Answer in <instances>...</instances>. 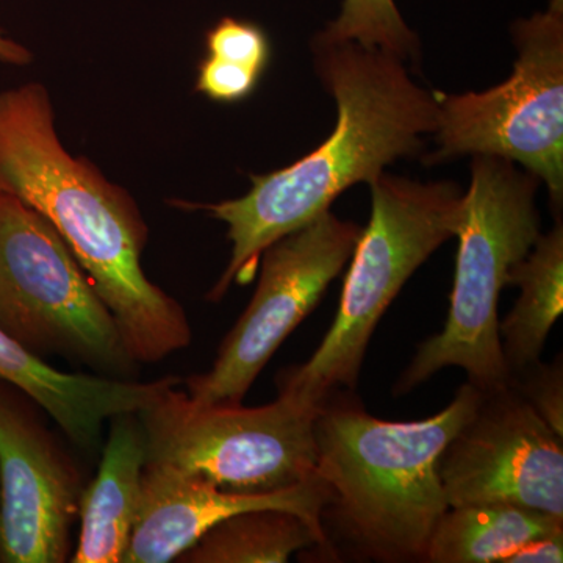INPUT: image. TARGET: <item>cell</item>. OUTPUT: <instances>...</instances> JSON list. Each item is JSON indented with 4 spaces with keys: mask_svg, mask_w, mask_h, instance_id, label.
Segmentation results:
<instances>
[{
    "mask_svg": "<svg viewBox=\"0 0 563 563\" xmlns=\"http://www.w3.org/2000/svg\"><path fill=\"white\" fill-rule=\"evenodd\" d=\"M507 285L520 287L512 312L499 321L504 362L512 377L540 361L551 328L563 312L561 218L547 235L540 233L529 254L510 269Z\"/></svg>",
    "mask_w": 563,
    "mask_h": 563,
    "instance_id": "9a60e30c",
    "label": "cell"
},
{
    "mask_svg": "<svg viewBox=\"0 0 563 563\" xmlns=\"http://www.w3.org/2000/svg\"><path fill=\"white\" fill-rule=\"evenodd\" d=\"M563 533V518L509 504L448 507L422 562L506 563L529 540Z\"/></svg>",
    "mask_w": 563,
    "mask_h": 563,
    "instance_id": "2e32d148",
    "label": "cell"
},
{
    "mask_svg": "<svg viewBox=\"0 0 563 563\" xmlns=\"http://www.w3.org/2000/svg\"><path fill=\"white\" fill-rule=\"evenodd\" d=\"M0 328H2L3 331H5L7 333H10V335L11 332H13V322H11L9 303H7L5 295H3L2 287H0Z\"/></svg>",
    "mask_w": 563,
    "mask_h": 563,
    "instance_id": "cb8c5ba5",
    "label": "cell"
},
{
    "mask_svg": "<svg viewBox=\"0 0 563 563\" xmlns=\"http://www.w3.org/2000/svg\"><path fill=\"white\" fill-rule=\"evenodd\" d=\"M174 385L139 418L147 461L198 474L222 490L269 493L317 474L314 418L309 406L279 390L261 407L202 404Z\"/></svg>",
    "mask_w": 563,
    "mask_h": 563,
    "instance_id": "8992f818",
    "label": "cell"
},
{
    "mask_svg": "<svg viewBox=\"0 0 563 563\" xmlns=\"http://www.w3.org/2000/svg\"><path fill=\"white\" fill-rule=\"evenodd\" d=\"M102 461L81 493L80 539L73 563H121L139 515L141 481L146 466V437L139 412L111 418Z\"/></svg>",
    "mask_w": 563,
    "mask_h": 563,
    "instance_id": "5bb4252c",
    "label": "cell"
},
{
    "mask_svg": "<svg viewBox=\"0 0 563 563\" xmlns=\"http://www.w3.org/2000/svg\"><path fill=\"white\" fill-rule=\"evenodd\" d=\"M481 395L466 380L442 412L407 422L380 420L333 393L321 402L317 476L332 495L324 514L335 515L363 554L376 562H422L433 526L450 507L440 457L476 412Z\"/></svg>",
    "mask_w": 563,
    "mask_h": 563,
    "instance_id": "3957f363",
    "label": "cell"
},
{
    "mask_svg": "<svg viewBox=\"0 0 563 563\" xmlns=\"http://www.w3.org/2000/svg\"><path fill=\"white\" fill-rule=\"evenodd\" d=\"M0 192L51 222L120 329L133 362L185 350L191 328L180 303L144 274L147 231L128 192L63 147L44 85L0 92Z\"/></svg>",
    "mask_w": 563,
    "mask_h": 563,
    "instance_id": "7a4b0ae2",
    "label": "cell"
},
{
    "mask_svg": "<svg viewBox=\"0 0 563 563\" xmlns=\"http://www.w3.org/2000/svg\"><path fill=\"white\" fill-rule=\"evenodd\" d=\"M361 233V225L325 210L266 247L250 306L222 340L210 372L181 383L185 391L202 404H242L274 352L350 262Z\"/></svg>",
    "mask_w": 563,
    "mask_h": 563,
    "instance_id": "9c48e42d",
    "label": "cell"
},
{
    "mask_svg": "<svg viewBox=\"0 0 563 563\" xmlns=\"http://www.w3.org/2000/svg\"><path fill=\"white\" fill-rule=\"evenodd\" d=\"M310 547L324 548V544L298 515L276 509L247 510L211 526L176 561L285 563L292 554Z\"/></svg>",
    "mask_w": 563,
    "mask_h": 563,
    "instance_id": "e0dca14e",
    "label": "cell"
},
{
    "mask_svg": "<svg viewBox=\"0 0 563 563\" xmlns=\"http://www.w3.org/2000/svg\"><path fill=\"white\" fill-rule=\"evenodd\" d=\"M317 69L339 107L332 135L280 172L252 176L243 198L199 209L228 224L232 255L207 295L220 302L250 284L263 251L331 210L352 185L373 184L398 158L418 154L439 128L437 91L415 84L402 58L351 41L314 40Z\"/></svg>",
    "mask_w": 563,
    "mask_h": 563,
    "instance_id": "6da1fadb",
    "label": "cell"
},
{
    "mask_svg": "<svg viewBox=\"0 0 563 563\" xmlns=\"http://www.w3.org/2000/svg\"><path fill=\"white\" fill-rule=\"evenodd\" d=\"M332 495L324 481L310 479L284 490H222L206 477L146 462L139 515L124 563H168L198 542L211 526L247 510H287L301 517L329 548L322 520Z\"/></svg>",
    "mask_w": 563,
    "mask_h": 563,
    "instance_id": "7c38bea8",
    "label": "cell"
},
{
    "mask_svg": "<svg viewBox=\"0 0 563 563\" xmlns=\"http://www.w3.org/2000/svg\"><path fill=\"white\" fill-rule=\"evenodd\" d=\"M351 255L335 321L312 357L282 374L279 390L309 406L357 385L376 325L410 276L457 235L463 195L453 181L420 184L380 174Z\"/></svg>",
    "mask_w": 563,
    "mask_h": 563,
    "instance_id": "5b68a950",
    "label": "cell"
},
{
    "mask_svg": "<svg viewBox=\"0 0 563 563\" xmlns=\"http://www.w3.org/2000/svg\"><path fill=\"white\" fill-rule=\"evenodd\" d=\"M439 474L450 507L509 504L563 518V437L510 384L483 391Z\"/></svg>",
    "mask_w": 563,
    "mask_h": 563,
    "instance_id": "30bf717a",
    "label": "cell"
},
{
    "mask_svg": "<svg viewBox=\"0 0 563 563\" xmlns=\"http://www.w3.org/2000/svg\"><path fill=\"white\" fill-rule=\"evenodd\" d=\"M261 77V74L254 70L207 55L199 63L196 90L206 95L211 101L240 102L254 92Z\"/></svg>",
    "mask_w": 563,
    "mask_h": 563,
    "instance_id": "44dd1931",
    "label": "cell"
},
{
    "mask_svg": "<svg viewBox=\"0 0 563 563\" xmlns=\"http://www.w3.org/2000/svg\"><path fill=\"white\" fill-rule=\"evenodd\" d=\"M472 185L463 195L451 307L443 331L418 346L393 388L402 396L433 374L457 366L481 391L510 384L499 340V292L510 269L540 236V180L495 155H473Z\"/></svg>",
    "mask_w": 563,
    "mask_h": 563,
    "instance_id": "277c9868",
    "label": "cell"
},
{
    "mask_svg": "<svg viewBox=\"0 0 563 563\" xmlns=\"http://www.w3.org/2000/svg\"><path fill=\"white\" fill-rule=\"evenodd\" d=\"M0 376L27 393L68 439L85 450L98 448L107 421L135 412L144 399L143 385L135 380L54 368L2 328Z\"/></svg>",
    "mask_w": 563,
    "mask_h": 563,
    "instance_id": "4fadbf2b",
    "label": "cell"
},
{
    "mask_svg": "<svg viewBox=\"0 0 563 563\" xmlns=\"http://www.w3.org/2000/svg\"><path fill=\"white\" fill-rule=\"evenodd\" d=\"M510 385L558 435L563 437L562 355L553 363H532L510 377Z\"/></svg>",
    "mask_w": 563,
    "mask_h": 563,
    "instance_id": "ffe728a7",
    "label": "cell"
},
{
    "mask_svg": "<svg viewBox=\"0 0 563 563\" xmlns=\"http://www.w3.org/2000/svg\"><path fill=\"white\" fill-rule=\"evenodd\" d=\"M206 44L211 57L243 66L261 76L272 58V44L261 25L235 18H222L207 33Z\"/></svg>",
    "mask_w": 563,
    "mask_h": 563,
    "instance_id": "d6986e66",
    "label": "cell"
},
{
    "mask_svg": "<svg viewBox=\"0 0 563 563\" xmlns=\"http://www.w3.org/2000/svg\"><path fill=\"white\" fill-rule=\"evenodd\" d=\"M41 407L0 376V562L69 561L80 479L40 420Z\"/></svg>",
    "mask_w": 563,
    "mask_h": 563,
    "instance_id": "8fae6325",
    "label": "cell"
},
{
    "mask_svg": "<svg viewBox=\"0 0 563 563\" xmlns=\"http://www.w3.org/2000/svg\"><path fill=\"white\" fill-rule=\"evenodd\" d=\"M563 562V533L529 540L506 563H561Z\"/></svg>",
    "mask_w": 563,
    "mask_h": 563,
    "instance_id": "7402d4cb",
    "label": "cell"
},
{
    "mask_svg": "<svg viewBox=\"0 0 563 563\" xmlns=\"http://www.w3.org/2000/svg\"><path fill=\"white\" fill-rule=\"evenodd\" d=\"M0 287L11 335L109 374H128L131 355L113 314L49 221L0 192Z\"/></svg>",
    "mask_w": 563,
    "mask_h": 563,
    "instance_id": "ba28073f",
    "label": "cell"
},
{
    "mask_svg": "<svg viewBox=\"0 0 563 563\" xmlns=\"http://www.w3.org/2000/svg\"><path fill=\"white\" fill-rule=\"evenodd\" d=\"M32 62V52L22 46L0 29V63L10 66H27Z\"/></svg>",
    "mask_w": 563,
    "mask_h": 563,
    "instance_id": "603a6c76",
    "label": "cell"
},
{
    "mask_svg": "<svg viewBox=\"0 0 563 563\" xmlns=\"http://www.w3.org/2000/svg\"><path fill=\"white\" fill-rule=\"evenodd\" d=\"M320 36L388 52L404 62L418 55L417 35L393 0H343L342 13Z\"/></svg>",
    "mask_w": 563,
    "mask_h": 563,
    "instance_id": "ac0fdd59",
    "label": "cell"
},
{
    "mask_svg": "<svg viewBox=\"0 0 563 563\" xmlns=\"http://www.w3.org/2000/svg\"><path fill=\"white\" fill-rule=\"evenodd\" d=\"M518 60L510 79L484 92L439 101V151L431 162L495 155L544 181L554 209L563 199V0L514 25Z\"/></svg>",
    "mask_w": 563,
    "mask_h": 563,
    "instance_id": "52a82bcc",
    "label": "cell"
}]
</instances>
